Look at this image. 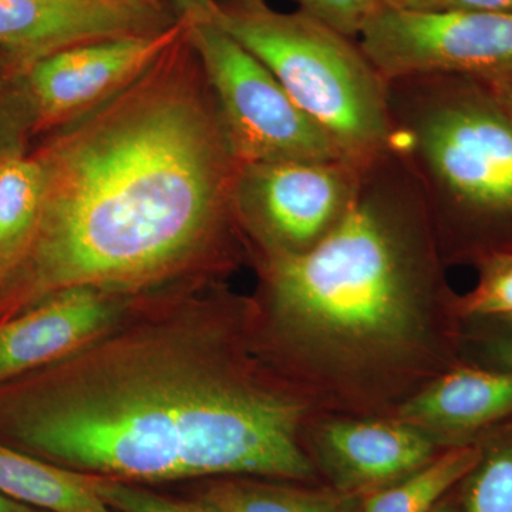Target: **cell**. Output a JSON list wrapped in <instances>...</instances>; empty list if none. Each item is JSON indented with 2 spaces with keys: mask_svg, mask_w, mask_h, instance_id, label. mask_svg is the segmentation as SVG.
<instances>
[{
  "mask_svg": "<svg viewBox=\"0 0 512 512\" xmlns=\"http://www.w3.org/2000/svg\"><path fill=\"white\" fill-rule=\"evenodd\" d=\"M311 402L265 356L256 308L197 299L124 319L0 396V430L42 460L128 483L305 481Z\"/></svg>",
  "mask_w": 512,
  "mask_h": 512,
  "instance_id": "6da1fadb",
  "label": "cell"
},
{
  "mask_svg": "<svg viewBox=\"0 0 512 512\" xmlns=\"http://www.w3.org/2000/svg\"><path fill=\"white\" fill-rule=\"evenodd\" d=\"M173 49L37 158L43 197L19 265L25 301L157 284L204 255L235 218L239 164L217 103L173 62Z\"/></svg>",
  "mask_w": 512,
  "mask_h": 512,
  "instance_id": "7a4b0ae2",
  "label": "cell"
},
{
  "mask_svg": "<svg viewBox=\"0 0 512 512\" xmlns=\"http://www.w3.org/2000/svg\"><path fill=\"white\" fill-rule=\"evenodd\" d=\"M262 349L308 399L399 406L461 362L463 322L406 158L363 168L352 207L316 247L265 258ZM397 406V407H399Z\"/></svg>",
  "mask_w": 512,
  "mask_h": 512,
  "instance_id": "3957f363",
  "label": "cell"
},
{
  "mask_svg": "<svg viewBox=\"0 0 512 512\" xmlns=\"http://www.w3.org/2000/svg\"><path fill=\"white\" fill-rule=\"evenodd\" d=\"M393 148L423 194L444 261L512 252V119L480 79L390 80Z\"/></svg>",
  "mask_w": 512,
  "mask_h": 512,
  "instance_id": "277c9868",
  "label": "cell"
},
{
  "mask_svg": "<svg viewBox=\"0 0 512 512\" xmlns=\"http://www.w3.org/2000/svg\"><path fill=\"white\" fill-rule=\"evenodd\" d=\"M191 2L271 70L350 164L366 168L393 150L389 86L359 43L302 10L278 12L265 0Z\"/></svg>",
  "mask_w": 512,
  "mask_h": 512,
  "instance_id": "5b68a950",
  "label": "cell"
},
{
  "mask_svg": "<svg viewBox=\"0 0 512 512\" xmlns=\"http://www.w3.org/2000/svg\"><path fill=\"white\" fill-rule=\"evenodd\" d=\"M185 8V36L214 94L222 128L238 164L349 163L335 141L299 109L264 63L191 0H185Z\"/></svg>",
  "mask_w": 512,
  "mask_h": 512,
  "instance_id": "8992f818",
  "label": "cell"
},
{
  "mask_svg": "<svg viewBox=\"0 0 512 512\" xmlns=\"http://www.w3.org/2000/svg\"><path fill=\"white\" fill-rule=\"evenodd\" d=\"M357 37L386 82L431 74L483 79L512 72V15L382 3Z\"/></svg>",
  "mask_w": 512,
  "mask_h": 512,
  "instance_id": "52a82bcc",
  "label": "cell"
},
{
  "mask_svg": "<svg viewBox=\"0 0 512 512\" xmlns=\"http://www.w3.org/2000/svg\"><path fill=\"white\" fill-rule=\"evenodd\" d=\"M363 168L345 161L239 164L235 220L266 256L299 255L323 241L352 207Z\"/></svg>",
  "mask_w": 512,
  "mask_h": 512,
  "instance_id": "ba28073f",
  "label": "cell"
},
{
  "mask_svg": "<svg viewBox=\"0 0 512 512\" xmlns=\"http://www.w3.org/2000/svg\"><path fill=\"white\" fill-rule=\"evenodd\" d=\"M187 32L181 19L163 30L59 50L32 63L29 89L47 123L79 119L143 76Z\"/></svg>",
  "mask_w": 512,
  "mask_h": 512,
  "instance_id": "9c48e42d",
  "label": "cell"
},
{
  "mask_svg": "<svg viewBox=\"0 0 512 512\" xmlns=\"http://www.w3.org/2000/svg\"><path fill=\"white\" fill-rule=\"evenodd\" d=\"M171 25L156 0H0V45L32 63L67 47Z\"/></svg>",
  "mask_w": 512,
  "mask_h": 512,
  "instance_id": "30bf717a",
  "label": "cell"
},
{
  "mask_svg": "<svg viewBox=\"0 0 512 512\" xmlns=\"http://www.w3.org/2000/svg\"><path fill=\"white\" fill-rule=\"evenodd\" d=\"M313 446L332 488L353 497L396 483L444 450L430 433L396 417L325 421Z\"/></svg>",
  "mask_w": 512,
  "mask_h": 512,
  "instance_id": "8fae6325",
  "label": "cell"
},
{
  "mask_svg": "<svg viewBox=\"0 0 512 512\" xmlns=\"http://www.w3.org/2000/svg\"><path fill=\"white\" fill-rule=\"evenodd\" d=\"M116 293L73 288L0 323V384L63 359L123 315Z\"/></svg>",
  "mask_w": 512,
  "mask_h": 512,
  "instance_id": "7c38bea8",
  "label": "cell"
},
{
  "mask_svg": "<svg viewBox=\"0 0 512 512\" xmlns=\"http://www.w3.org/2000/svg\"><path fill=\"white\" fill-rule=\"evenodd\" d=\"M512 417V372L461 360L397 407L396 419L436 433L444 448L476 444Z\"/></svg>",
  "mask_w": 512,
  "mask_h": 512,
  "instance_id": "4fadbf2b",
  "label": "cell"
},
{
  "mask_svg": "<svg viewBox=\"0 0 512 512\" xmlns=\"http://www.w3.org/2000/svg\"><path fill=\"white\" fill-rule=\"evenodd\" d=\"M0 493L46 512H114L89 476L0 444Z\"/></svg>",
  "mask_w": 512,
  "mask_h": 512,
  "instance_id": "5bb4252c",
  "label": "cell"
},
{
  "mask_svg": "<svg viewBox=\"0 0 512 512\" xmlns=\"http://www.w3.org/2000/svg\"><path fill=\"white\" fill-rule=\"evenodd\" d=\"M197 495L222 512H359L360 504V497L335 488H306L251 477L218 478Z\"/></svg>",
  "mask_w": 512,
  "mask_h": 512,
  "instance_id": "9a60e30c",
  "label": "cell"
},
{
  "mask_svg": "<svg viewBox=\"0 0 512 512\" xmlns=\"http://www.w3.org/2000/svg\"><path fill=\"white\" fill-rule=\"evenodd\" d=\"M480 454L478 444L444 448L409 476L360 497L359 512H431L473 470Z\"/></svg>",
  "mask_w": 512,
  "mask_h": 512,
  "instance_id": "2e32d148",
  "label": "cell"
},
{
  "mask_svg": "<svg viewBox=\"0 0 512 512\" xmlns=\"http://www.w3.org/2000/svg\"><path fill=\"white\" fill-rule=\"evenodd\" d=\"M43 197L37 158H0V275L18 268L35 235Z\"/></svg>",
  "mask_w": 512,
  "mask_h": 512,
  "instance_id": "e0dca14e",
  "label": "cell"
},
{
  "mask_svg": "<svg viewBox=\"0 0 512 512\" xmlns=\"http://www.w3.org/2000/svg\"><path fill=\"white\" fill-rule=\"evenodd\" d=\"M476 466L457 488V512H512V417L477 441Z\"/></svg>",
  "mask_w": 512,
  "mask_h": 512,
  "instance_id": "ac0fdd59",
  "label": "cell"
},
{
  "mask_svg": "<svg viewBox=\"0 0 512 512\" xmlns=\"http://www.w3.org/2000/svg\"><path fill=\"white\" fill-rule=\"evenodd\" d=\"M473 266L476 285L456 296L458 318H512V252L485 255Z\"/></svg>",
  "mask_w": 512,
  "mask_h": 512,
  "instance_id": "d6986e66",
  "label": "cell"
},
{
  "mask_svg": "<svg viewBox=\"0 0 512 512\" xmlns=\"http://www.w3.org/2000/svg\"><path fill=\"white\" fill-rule=\"evenodd\" d=\"M90 487L114 512H222L201 497H171L148 490L144 484L89 476Z\"/></svg>",
  "mask_w": 512,
  "mask_h": 512,
  "instance_id": "ffe728a7",
  "label": "cell"
},
{
  "mask_svg": "<svg viewBox=\"0 0 512 512\" xmlns=\"http://www.w3.org/2000/svg\"><path fill=\"white\" fill-rule=\"evenodd\" d=\"M467 362L512 372V318H477L463 322Z\"/></svg>",
  "mask_w": 512,
  "mask_h": 512,
  "instance_id": "44dd1931",
  "label": "cell"
},
{
  "mask_svg": "<svg viewBox=\"0 0 512 512\" xmlns=\"http://www.w3.org/2000/svg\"><path fill=\"white\" fill-rule=\"evenodd\" d=\"M298 3L299 10L350 39L359 36L367 20L382 6V0H298Z\"/></svg>",
  "mask_w": 512,
  "mask_h": 512,
  "instance_id": "7402d4cb",
  "label": "cell"
},
{
  "mask_svg": "<svg viewBox=\"0 0 512 512\" xmlns=\"http://www.w3.org/2000/svg\"><path fill=\"white\" fill-rule=\"evenodd\" d=\"M437 9L470 10V12L512 15V0H444Z\"/></svg>",
  "mask_w": 512,
  "mask_h": 512,
  "instance_id": "603a6c76",
  "label": "cell"
},
{
  "mask_svg": "<svg viewBox=\"0 0 512 512\" xmlns=\"http://www.w3.org/2000/svg\"><path fill=\"white\" fill-rule=\"evenodd\" d=\"M480 79V77H477ZM481 82L488 87L498 103L507 111L508 116L512 119V72L498 74V76L483 77Z\"/></svg>",
  "mask_w": 512,
  "mask_h": 512,
  "instance_id": "cb8c5ba5",
  "label": "cell"
},
{
  "mask_svg": "<svg viewBox=\"0 0 512 512\" xmlns=\"http://www.w3.org/2000/svg\"><path fill=\"white\" fill-rule=\"evenodd\" d=\"M443 2L444 0H382L383 5L409 10H434Z\"/></svg>",
  "mask_w": 512,
  "mask_h": 512,
  "instance_id": "d4e9b609",
  "label": "cell"
},
{
  "mask_svg": "<svg viewBox=\"0 0 512 512\" xmlns=\"http://www.w3.org/2000/svg\"><path fill=\"white\" fill-rule=\"evenodd\" d=\"M0 512H46L39 508L30 507L19 501L13 500L8 495L0 493Z\"/></svg>",
  "mask_w": 512,
  "mask_h": 512,
  "instance_id": "484cf974",
  "label": "cell"
},
{
  "mask_svg": "<svg viewBox=\"0 0 512 512\" xmlns=\"http://www.w3.org/2000/svg\"><path fill=\"white\" fill-rule=\"evenodd\" d=\"M457 488L431 512H457Z\"/></svg>",
  "mask_w": 512,
  "mask_h": 512,
  "instance_id": "4316f807",
  "label": "cell"
}]
</instances>
